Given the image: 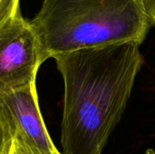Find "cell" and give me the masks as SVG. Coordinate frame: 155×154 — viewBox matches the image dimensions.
Returning <instances> with one entry per match:
<instances>
[{
  "instance_id": "1",
  "label": "cell",
  "mask_w": 155,
  "mask_h": 154,
  "mask_svg": "<svg viewBox=\"0 0 155 154\" xmlns=\"http://www.w3.org/2000/svg\"><path fill=\"white\" fill-rule=\"evenodd\" d=\"M64 81L62 154H101L121 121L144 60L126 42L53 57Z\"/></svg>"
},
{
  "instance_id": "2",
  "label": "cell",
  "mask_w": 155,
  "mask_h": 154,
  "mask_svg": "<svg viewBox=\"0 0 155 154\" xmlns=\"http://www.w3.org/2000/svg\"><path fill=\"white\" fill-rule=\"evenodd\" d=\"M30 23L45 61L86 48L141 45L152 25L144 0H44Z\"/></svg>"
},
{
  "instance_id": "3",
  "label": "cell",
  "mask_w": 155,
  "mask_h": 154,
  "mask_svg": "<svg viewBox=\"0 0 155 154\" xmlns=\"http://www.w3.org/2000/svg\"><path fill=\"white\" fill-rule=\"evenodd\" d=\"M38 37L21 10L0 26V93L35 83L45 62Z\"/></svg>"
},
{
  "instance_id": "4",
  "label": "cell",
  "mask_w": 155,
  "mask_h": 154,
  "mask_svg": "<svg viewBox=\"0 0 155 154\" xmlns=\"http://www.w3.org/2000/svg\"><path fill=\"white\" fill-rule=\"evenodd\" d=\"M0 119L11 138L39 154H62L40 113L36 84L0 93Z\"/></svg>"
},
{
  "instance_id": "5",
  "label": "cell",
  "mask_w": 155,
  "mask_h": 154,
  "mask_svg": "<svg viewBox=\"0 0 155 154\" xmlns=\"http://www.w3.org/2000/svg\"><path fill=\"white\" fill-rule=\"evenodd\" d=\"M20 0H0V26L20 11Z\"/></svg>"
},
{
  "instance_id": "6",
  "label": "cell",
  "mask_w": 155,
  "mask_h": 154,
  "mask_svg": "<svg viewBox=\"0 0 155 154\" xmlns=\"http://www.w3.org/2000/svg\"><path fill=\"white\" fill-rule=\"evenodd\" d=\"M12 138L0 119V154H7Z\"/></svg>"
},
{
  "instance_id": "7",
  "label": "cell",
  "mask_w": 155,
  "mask_h": 154,
  "mask_svg": "<svg viewBox=\"0 0 155 154\" xmlns=\"http://www.w3.org/2000/svg\"><path fill=\"white\" fill-rule=\"evenodd\" d=\"M7 154H39L37 152H35L34 151L28 149L22 143H18L17 141L12 139L10 147L8 149Z\"/></svg>"
},
{
  "instance_id": "8",
  "label": "cell",
  "mask_w": 155,
  "mask_h": 154,
  "mask_svg": "<svg viewBox=\"0 0 155 154\" xmlns=\"http://www.w3.org/2000/svg\"><path fill=\"white\" fill-rule=\"evenodd\" d=\"M152 25L155 26V0H144Z\"/></svg>"
},
{
  "instance_id": "9",
  "label": "cell",
  "mask_w": 155,
  "mask_h": 154,
  "mask_svg": "<svg viewBox=\"0 0 155 154\" xmlns=\"http://www.w3.org/2000/svg\"><path fill=\"white\" fill-rule=\"evenodd\" d=\"M145 154H155V152L153 150H152V149H149V150H147L145 152Z\"/></svg>"
}]
</instances>
